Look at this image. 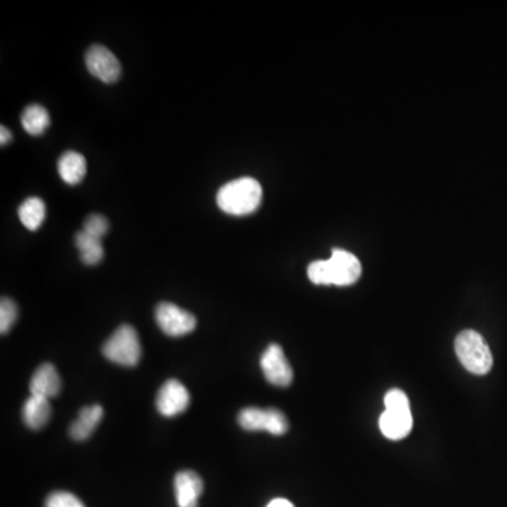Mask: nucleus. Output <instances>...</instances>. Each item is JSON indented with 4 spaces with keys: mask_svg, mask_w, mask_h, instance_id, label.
Instances as JSON below:
<instances>
[{
    "mask_svg": "<svg viewBox=\"0 0 507 507\" xmlns=\"http://www.w3.org/2000/svg\"><path fill=\"white\" fill-rule=\"evenodd\" d=\"M59 172L62 181L78 185L86 175V160L76 151H67L59 161Z\"/></svg>",
    "mask_w": 507,
    "mask_h": 507,
    "instance_id": "obj_15",
    "label": "nucleus"
},
{
    "mask_svg": "<svg viewBox=\"0 0 507 507\" xmlns=\"http://www.w3.org/2000/svg\"><path fill=\"white\" fill-rule=\"evenodd\" d=\"M21 415H23L24 424L28 429H43L51 419L50 399L31 395L24 403Z\"/></svg>",
    "mask_w": 507,
    "mask_h": 507,
    "instance_id": "obj_13",
    "label": "nucleus"
},
{
    "mask_svg": "<svg viewBox=\"0 0 507 507\" xmlns=\"http://www.w3.org/2000/svg\"><path fill=\"white\" fill-rule=\"evenodd\" d=\"M11 140H12L11 130L6 129V127H2V129H0V143H2V146H4V144L9 143V141Z\"/></svg>",
    "mask_w": 507,
    "mask_h": 507,
    "instance_id": "obj_22",
    "label": "nucleus"
},
{
    "mask_svg": "<svg viewBox=\"0 0 507 507\" xmlns=\"http://www.w3.org/2000/svg\"><path fill=\"white\" fill-rule=\"evenodd\" d=\"M18 305L9 297H4L0 302V333L6 334L11 331L13 324L18 321Z\"/></svg>",
    "mask_w": 507,
    "mask_h": 507,
    "instance_id": "obj_19",
    "label": "nucleus"
},
{
    "mask_svg": "<svg viewBox=\"0 0 507 507\" xmlns=\"http://www.w3.org/2000/svg\"><path fill=\"white\" fill-rule=\"evenodd\" d=\"M109 230V222L107 218L100 215H91L85 218L83 222V232L93 235L96 239L102 240L103 235Z\"/></svg>",
    "mask_w": 507,
    "mask_h": 507,
    "instance_id": "obj_20",
    "label": "nucleus"
},
{
    "mask_svg": "<svg viewBox=\"0 0 507 507\" xmlns=\"http://www.w3.org/2000/svg\"><path fill=\"white\" fill-rule=\"evenodd\" d=\"M261 369L266 381L273 385L286 388L292 384L293 371L289 361L286 360L282 347L278 345H271L266 348L261 357Z\"/></svg>",
    "mask_w": 507,
    "mask_h": 507,
    "instance_id": "obj_9",
    "label": "nucleus"
},
{
    "mask_svg": "<svg viewBox=\"0 0 507 507\" xmlns=\"http://www.w3.org/2000/svg\"><path fill=\"white\" fill-rule=\"evenodd\" d=\"M75 244L81 254L82 263L86 265H98L102 261L105 256L102 240L96 239L82 230L75 235Z\"/></svg>",
    "mask_w": 507,
    "mask_h": 507,
    "instance_id": "obj_16",
    "label": "nucleus"
},
{
    "mask_svg": "<svg viewBox=\"0 0 507 507\" xmlns=\"http://www.w3.org/2000/svg\"><path fill=\"white\" fill-rule=\"evenodd\" d=\"M140 338L134 327L123 324L103 345V355L122 367H136L141 360Z\"/></svg>",
    "mask_w": 507,
    "mask_h": 507,
    "instance_id": "obj_5",
    "label": "nucleus"
},
{
    "mask_svg": "<svg viewBox=\"0 0 507 507\" xmlns=\"http://www.w3.org/2000/svg\"><path fill=\"white\" fill-rule=\"evenodd\" d=\"M175 495L178 507H198L203 492V480L194 471H181L175 477Z\"/></svg>",
    "mask_w": 507,
    "mask_h": 507,
    "instance_id": "obj_11",
    "label": "nucleus"
},
{
    "mask_svg": "<svg viewBox=\"0 0 507 507\" xmlns=\"http://www.w3.org/2000/svg\"><path fill=\"white\" fill-rule=\"evenodd\" d=\"M218 208L232 216L250 215L263 201V187L254 178H239L223 185L218 192Z\"/></svg>",
    "mask_w": 507,
    "mask_h": 507,
    "instance_id": "obj_2",
    "label": "nucleus"
},
{
    "mask_svg": "<svg viewBox=\"0 0 507 507\" xmlns=\"http://www.w3.org/2000/svg\"><path fill=\"white\" fill-rule=\"evenodd\" d=\"M51 124L50 113L40 105H30L21 113V126L31 136H40Z\"/></svg>",
    "mask_w": 507,
    "mask_h": 507,
    "instance_id": "obj_17",
    "label": "nucleus"
},
{
    "mask_svg": "<svg viewBox=\"0 0 507 507\" xmlns=\"http://www.w3.org/2000/svg\"><path fill=\"white\" fill-rule=\"evenodd\" d=\"M86 68L95 78L105 83H113L120 78L122 65L116 55L103 45H92L85 57Z\"/></svg>",
    "mask_w": 507,
    "mask_h": 507,
    "instance_id": "obj_8",
    "label": "nucleus"
},
{
    "mask_svg": "<svg viewBox=\"0 0 507 507\" xmlns=\"http://www.w3.org/2000/svg\"><path fill=\"white\" fill-rule=\"evenodd\" d=\"M19 218L24 227L36 232L45 218V204L40 198H28L19 208Z\"/></svg>",
    "mask_w": 507,
    "mask_h": 507,
    "instance_id": "obj_18",
    "label": "nucleus"
},
{
    "mask_svg": "<svg viewBox=\"0 0 507 507\" xmlns=\"http://www.w3.org/2000/svg\"><path fill=\"white\" fill-rule=\"evenodd\" d=\"M191 402L187 389L178 379H170L161 386L155 399V406L160 415L174 417L186 410Z\"/></svg>",
    "mask_w": 507,
    "mask_h": 507,
    "instance_id": "obj_10",
    "label": "nucleus"
},
{
    "mask_svg": "<svg viewBox=\"0 0 507 507\" xmlns=\"http://www.w3.org/2000/svg\"><path fill=\"white\" fill-rule=\"evenodd\" d=\"M45 507H85V504L69 492H54L47 497Z\"/></svg>",
    "mask_w": 507,
    "mask_h": 507,
    "instance_id": "obj_21",
    "label": "nucleus"
},
{
    "mask_svg": "<svg viewBox=\"0 0 507 507\" xmlns=\"http://www.w3.org/2000/svg\"><path fill=\"white\" fill-rule=\"evenodd\" d=\"M61 376L54 365L43 364L37 368L30 381L31 395L51 399L61 392Z\"/></svg>",
    "mask_w": 507,
    "mask_h": 507,
    "instance_id": "obj_12",
    "label": "nucleus"
},
{
    "mask_svg": "<svg viewBox=\"0 0 507 507\" xmlns=\"http://www.w3.org/2000/svg\"><path fill=\"white\" fill-rule=\"evenodd\" d=\"M239 424L247 432H268L273 436H282L289 430L286 416L276 408H244L240 412Z\"/></svg>",
    "mask_w": 507,
    "mask_h": 507,
    "instance_id": "obj_6",
    "label": "nucleus"
},
{
    "mask_svg": "<svg viewBox=\"0 0 507 507\" xmlns=\"http://www.w3.org/2000/svg\"><path fill=\"white\" fill-rule=\"evenodd\" d=\"M385 412L379 419V429L386 439H405L413 429V416L408 396L400 389H392L385 395Z\"/></svg>",
    "mask_w": 507,
    "mask_h": 507,
    "instance_id": "obj_3",
    "label": "nucleus"
},
{
    "mask_svg": "<svg viewBox=\"0 0 507 507\" xmlns=\"http://www.w3.org/2000/svg\"><path fill=\"white\" fill-rule=\"evenodd\" d=\"M155 321L161 330L170 337H182L196 329V317L170 302L158 305Z\"/></svg>",
    "mask_w": 507,
    "mask_h": 507,
    "instance_id": "obj_7",
    "label": "nucleus"
},
{
    "mask_svg": "<svg viewBox=\"0 0 507 507\" xmlns=\"http://www.w3.org/2000/svg\"><path fill=\"white\" fill-rule=\"evenodd\" d=\"M103 417L102 406L93 405L82 408L78 419L72 423L69 436L76 441L89 439Z\"/></svg>",
    "mask_w": 507,
    "mask_h": 507,
    "instance_id": "obj_14",
    "label": "nucleus"
},
{
    "mask_svg": "<svg viewBox=\"0 0 507 507\" xmlns=\"http://www.w3.org/2000/svg\"><path fill=\"white\" fill-rule=\"evenodd\" d=\"M361 273L360 259L340 249L333 250L330 258L314 261L307 268V276L314 285H353L360 280Z\"/></svg>",
    "mask_w": 507,
    "mask_h": 507,
    "instance_id": "obj_1",
    "label": "nucleus"
},
{
    "mask_svg": "<svg viewBox=\"0 0 507 507\" xmlns=\"http://www.w3.org/2000/svg\"><path fill=\"white\" fill-rule=\"evenodd\" d=\"M456 353L461 364L471 374L487 375L494 367L489 345L477 331H461L456 338Z\"/></svg>",
    "mask_w": 507,
    "mask_h": 507,
    "instance_id": "obj_4",
    "label": "nucleus"
},
{
    "mask_svg": "<svg viewBox=\"0 0 507 507\" xmlns=\"http://www.w3.org/2000/svg\"><path fill=\"white\" fill-rule=\"evenodd\" d=\"M266 507H295L289 501H286V499H273L271 503L268 504Z\"/></svg>",
    "mask_w": 507,
    "mask_h": 507,
    "instance_id": "obj_23",
    "label": "nucleus"
}]
</instances>
